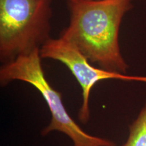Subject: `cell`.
Listing matches in <instances>:
<instances>
[{
    "label": "cell",
    "mask_w": 146,
    "mask_h": 146,
    "mask_svg": "<svg viewBox=\"0 0 146 146\" xmlns=\"http://www.w3.org/2000/svg\"><path fill=\"white\" fill-rule=\"evenodd\" d=\"M68 27L60 37L79 50L91 63L110 72L127 74L129 65L121 54L119 30L131 0H67Z\"/></svg>",
    "instance_id": "1"
},
{
    "label": "cell",
    "mask_w": 146,
    "mask_h": 146,
    "mask_svg": "<svg viewBox=\"0 0 146 146\" xmlns=\"http://www.w3.org/2000/svg\"><path fill=\"white\" fill-rule=\"evenodd\" d=\"M41 59L40 48H36L2 64L0 68L1 86L15 81L25 82L34 87L45 100L51 113V120L43 129L41 135L58 131L68 137L74 146H116L111 140L85 132L72 119L64 105L62 94L45 77Z\"/></svg>",
    "instance_id": "2"
},
{
    "label": "cell",
    "mask_w": 146,
    "mask_h": 146,
    "mask_svg": "<svg viewBox=\"0 0 146 146\" xmlns=\"http://www.w3.org/2000/svg\"><path fill=\"white\" fill-rule=\"evenodd\" d=\"M52 0H0L3 64L41 48L50 37Z\"/></svg>",
    "instance_id": "3"
},
{
    "label": "cell",
    "mask_w": 146,
    "mask_h": 146,
    "mask_svg": "<svg viewBox=\"0 0 146 146\" xmlns=\"http://www.w3.org/2000/svg\"><path fill=\"white\" fill-rule=\"evenodd\" d=\"M42 58L59 61L68 68L82 89V104L78 118L82 123L90 118L89 99L91 89L98 82L109 79L146 83V76H131L110 72L91 65L89 60L74 45L62 38H51L40 48Z\"/></svg>",
    "instance_id": "4"
},
{
    "label": "cell",
    "mask_w": 146,
    "mask_h": 146,
    "mask_svg": "<svg viewBox=\"0 0 146 146\" xmlns=\"http://www.w3.org/2000/svg\"><path fill=\"white\" fill-rule=\"evenodd\" d=\"M123 146H146V102L129 127V137Z\"/></svg>",
    "instance_id": "5"
},
{
    "label": "cell",
    "mask_w": 146,
    "mask_h": 146,
    "mask_svg": "<svg viewBox=\"0 0 146 146\" xmlns=\"http://www.w3.org/2000/svg\"><path fill=\"white\" fill-rule=\"evenodd\" d=\"M71 146H74V145H71Z\"/></svg>",
    "instance_id": "6"
},
{
    "label": "cell",
    "mask_w": 146,
    "mask_h": 146,
    "mask_svg": "<svg viewBox=\"0 0 146 146\" xmlns=\"http://www.w3.org/2000/svg\"><path fill=\"white\" fill-rule=\"evenodd\" d=\"M66 1H67V0H66ZM131 1H132V0H131Z\"/></svg>",
    "instance_id": "7"
}]
</instances>
